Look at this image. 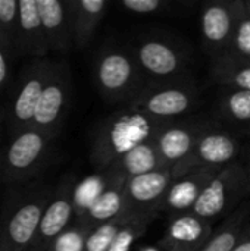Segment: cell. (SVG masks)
<instances>
[{
    "instance_id": "cell-36",
    "label": "cell",
    "mask_w": 250,
    "mask_h": 251,
    "mask_svg": "<svg viewBox=\"0 0 250 251\" xmlns=\"http://www.w3.org/2000/svg\"><path fill=\"white\" fill-rule=\"evenodd\" d=\"M0 38H1V37H0Z\"/></svg>"
},
{
    "instance_id": "cell-11",
    "label": "cell",
    "mask_w": 250,
    "mask_h": 251,
    "mask_svg": "<svg viewBox=\"0 0 250 251\" xmlns=\"http://www.w3.org/2000/svg\"><path fill=\"white\" fill-rule=\"evenodd\" d=\"M134 57L143 74L161 81L178 76L186 66L181 50L161 35L143 37L136 46Z\"/></svg>"
},
{
    "instance_id": "cell-16",
    "label": "cell",
    "mask_w": 250,
    "mask_h": 251,
    "mask_svg": "<svg viewBox=\"0 0 250 251\" xmlns=\"http://www.w3.org/2000/svg\"><path fill=\"white\" fill-rule=\"evenodd\" d=\"M50 51L41 24L37 0H19V28L16 38V56L46 59Z\"/></svg>"
},
{
    "instance_id": "cell-1",
    "label": "cell",
    "mask_w": 250,
    "mask_h": 251,
    "mask_svg": "<svg viewBox=\"0 0 250 251\" xmlns=\"http://www.w3.org/2000/svg\"><path fill=\"white\" fill-rule=\"evenodd\" d=\"M174 121L150 118L131 107L109 115L96 129L90 160L93 166L105 171L136 146L155 140L158 134Z\"/></svg>"
},
{
    "instance_id": "cell-3",
    "label": "cell",
    "mask_w": 250,
    "mask_h": 251,
    "mask_svg": "<svg viewBox=\"0 0 250 251\" xmlns=\"http://www.w3.org/2000/svg\"><path fill=\"white\" fill-rule=\"evenodd\" d=\"M56 135L34 126L13 135L3 154L1 181L4 184H16L29 179L41 168Z\"/></svg>"
},
{
    "instance_id": "cell-8",
    "label": "cell",
    "mask_w": 250,
    "mask_h": 251,
    "mask_svg": "<svg viewBox=\"0 0 250 251\" xmlns=\"http://www.w3.org/2000/svg\"><path fill=\"white\" fill-rule=\"evenodd\" d=\"M55 62L37 59L27 71L10 107L9 126L13 135L32 126L37 106L50 78Z\"/></svg>"
},
{
    "instance_id": "cell-2",
    "label": "cell",
    "mask_w": 250,
    "mask_h": 251,
    "mask_svg": "<svg viewBox=\"0 0 250 251\" xmlns=\"http://www.w3.org/2000/svg\"><path fill=\"white\" fill-rule=\"evenodd\" d=\"M94 81L108 103L128 106L144 91L143 71L136 57L118 47H105L94 62Z\"/></svg>"
},
{
    "instance_id": "cell-31",
    "label": "cell",
    "mask_w": 250,
    "mask_h": 251,
    "mask_svg": "<svg viewBox=\"0 0 250 251\" xmlns=\"http://www.w3.org/2000/svg\"><path fill=\"white\" fill-rule=\"evenodd\" d=\"M13 57H15V53L10 49V46L3 38H0V88H3L9 79L10 62Z\"/></svg>"
},
{
    "instance_id": "cell-21",
    "label": "cell",
    "mask_w": 250,
    "mask_h": 251,
    "mask_svg": "<svg viewBox=\"0 0 250 251\" xmlns=\"http://www.w3.org/2000/svg\"><path fill=\"white\" fill-rule=\"evenodd\" d=\"M72 41L77 49H84L99 28L108 3L106 0H68Z\"/></svg>"
},
{
    "instance_id": "cell-17",
    "label": "cell",
    "mask_w": 250,
    "mask_h": 251,
    "mask_svg": "<svg viewBox=\"0 0 250 251\" xmlns=\"http://www.w3.org/2000/svg\"><path fill=\"white\" fill-rule=\"evenodd\" d=\"M162 168L165 166L159 154L156 138H155L136 146L133 150L121 156L111 166H108L105 169L106 174L105 179L127 182L130 178L140 176Z\"/></svg>"
},
{
    "instance_id": "cell-26",
    "label": "cell",
    "mask_w": 250,
    "mask_h": 251,
    "mask_svg": "<svg viewBox=\"0 0 250 251\" xmlns=\"http://www.w3.org/2000/svg\"><path fill=\"white\" fill-rule=\"evenodd\" d=\"M243 213L230 218L225 225L212 234L208 243L199 251H231L243 232Z\"/></svg>"
},
{
    "instance_id": "cell-10",
    "label": "cell",
    "mask_w": 250,
    "mask_h": 251,
    "mask_svg": "<svg viewBox=\"0 0 250 251\" xmlns=\"http://www.w3.org/2000/svg\"><path fill=\"white\" fill-rule=\"evenodd\" d=\"M75 190L71 178L65 179L57 190L53 193L41 222L38 225L35 238L29 247V251H47L49 246L72 224L75 215Z\"/></svg>"
},
{
    "instance_id": "cell-35",
    "label": "cell",
    "mask_w": 250,
    "mask_h": 251,
    "mask_svg": "<svg viewBox=\"0 0 250 251\" xmlns=\"http://www.w3.org/2000/svg\"><path fill=\"white\" fill-rule=\"evenodd\" d=\"M246 6H248V9H249L250 12V0H246Z\"/></svg>"
},
{
    "instance_id": "cell-12",
    "label": "cell",
    "mask_w": 250,
    "mask_h": 251,
    "mask_svg": "<svg viewBox=\"0 0 250 251\" xmlns=\"http://www.w3.org/2000/svg\"><path fill=\"white\" fill-rule=\"evenodd\" d=\"M174 179L172 168H162L130 178L125 182L127 209L134 215L156 216L162 209V203Z\"/></svg>"
},
{
    "instance_id": "cell-25",
    "label": "cell",
    "mask_w": 250,
    "mask_h": 251,
    "mask_svg": "<svg viewBox=\"0 0 250 251\" xmlns=\"http://www.w3.org/2000/svg\"><path fill=\"white\" fill-rule=\"evenodd\" d=\"M220 112L234 124H250V91L228 88L220 99Z\"/></svg>"
},
{
    "instance_id": "cell-15",
    "label": "cell",
    "mask_w": 250,
    "mask_h": 251,
    "mask_svg": "<svg viewBox=\"0 0 250 251\" xmlns=\"http://www.w3.org/2000/svg\"><path fill=\"white\" fill-rule=\"evenodd\" d=\"M234 29V0L214 1L200 13V31L208 51L214 59L227 53Z\"/></svg>"
},
{
    "instance_id": "cell-7",
    "label": "cell",
    "mask_w": 250,
    "mask_h": 251,
    "mask_svg": "<svg viewBox=\"0 0 250 251\" xmlns=\"http://www.w3.org/2000/svg\"><path fill=\"white\" fill-rule=\"evenodd\" d=\"M199 94L186 85H156L144 91L128 106L150 118L161 121H174L197 107Z\"/></svg>"
},
{
    "instance_id": "cell-6",
    "label": "cell",
    "mask_w": 250,
    "mask_h": 251,
    "mask_svg": "<svg viewBox=\"0 0 250 251\" xmlns=\"http://www.w3.org/2000/svg\"><path fill=\"white\" fill-rule=\"evenodd\" d=\"M239 151V140L214 125L202 135L192 154L172 168L174 178L177 179L192 172L208 168L222 169L224 166L234 163Z\"/></svg>"
},
{
    "instance_id": "cell-34",
    "label": "cell",
    "mask_w": 250,
    "mask_h": 251,
    "mask_svg": "<svg viewBox=\"0 0 250 251\" xmlns=\"http://www.w3.org/2000/svg\"><path fill=\"white\" fill-rule=\"evenodd\" d=\"M1 168H3V154L0 153V179H1Z\"/></svg>"
},
{
    "instance_id": "cell-29",
    "label": "cell",
    "mask_w": 250,
    "mask_h": 251,
    "mask_svg": "<svg viewBox=\"0 0 250 251\" xmlns=\"http://www.w3.org/2000/svg\"><path fill=\"white\" fill-rule=\"evenodd\" d=\"M153 219H155L153 215H140L136 219H133L116 235L109 251H130V247L136 243V240H139L140 237L146 234Z\"/></svg>"
},
{
    "instance_id": "cell-33",
    "label": "cell",
    "mask_w": 250,
    "mask_h": 251,
    "mask_svg": "<svg viewBox=\"0 0 250 251\" xmlns=\"http://www.w3.org/2000/svg\"><path fill=\"white\" fill-rule=\"evenodd\" d=\"M246 194H250V172H248V187H246Z\"/></svg>"
},
{
    "instance_id": "cell-22",
    "label": "cell",
    "mask_w": 250,
    "mask_h": 251,
    "mask_svg": "<svg viewBox=\"0 0 250 251\" xmlns=\"http://www.w3.org/2000/svg\"><path fill=\"white\" fill-rule=\"evenodd\" d=\"M211 74L220 85L250 91V62L237 60L230 56H220L214 59Z\"/></svg>"
},
{
    "instance_id": "cell-4",
    "label": "cell",
    "mask_w": 250,
    "mask_h": 251,
    "mask_svg": "<svg viewBox=\"0 0 250 251\" xmlns=\"http://www.w3.org/2000/svg\"><path fill=\"white\" fill-rule=\"evenodd\" d=\"M52 193L41 191L21 200L0 221V251L29 250Z\"/></svg>"
},
{
    "instance_id": "cell-19",
    "label": "cell",
    "mask_w": 250,
    "mask_h": 251,
    "mask_svg": "<svg viewBox=\"0 0 250 251\" xmlns=\"http://www.w3.org/2000/svg\"><path fill=\"white\" fill-rule=\"evenodd\" d=\"M127 210L125 182L105 179V187L96 194V197L87 204V207L78 213V219L87 222L91 226L109 222Z\"/></svg>"
},
{
    "instance_id": "cell-23",
    "label": "cell",
    "mask_w": 250,
    "mask_h": 251,
    "mask_svg": "<svg viewBox=\"0 0 250 251\" xmlns=\"http://www.w3.org/2000/svg\"><path fill=\"white\" fill-rule=\"evenodd\" d=\"M237 60L250 62V12L246 0H234V29L225 54Z\"/></svg>"
},
{
    "instance_id": "cell-28",
    "label": "cell",
    "mask_w": 250,
    "mask_h": 251,
    "mask_svg": "<svg viewBox=\"0 0 250 251\" xmlns=\"http://www.w3.org/2000/svg\"><path fill=\"white\" fill-rule=\"evenodd\" d=\"M19 28V1L0 0V37L10 46L16 56V38Z\"/></svg>"
},
{
    "instance_id": "cell-30",
    "label": "cell",
    "mask_w": 250,
    "mask_h": 251,
    "mask_svg": "<svg viewBox=\"0 0 250 251\" xmlns=\"http://www.w3.org/2000/svg\"><path fill=\"white\" fill-rule=\"evenodd\" d=\"M122 6L133 13L150 15L159 12L165 3L162 0H122Z\"/></svg>"
},
{
    "instance_id": "cell-24",
    "label": "cell",
    "mask_w": 250,
    "mask_h": 251,
    "mask_svg": "<svg viewBox=\"0 0 250 251\" xmlns=\"http://www.w3.org/2000/svg\"><path fill=\"white\" fill-rule=\"evenodd\" d=\"M137 216H140V215H134L133 212H130L127 209L118 218L94 226L91 229L88 238H87L85 250L84 251H109L113 240L121 232V229L125 225H128L133 219H136Z\"/></svg>"
},
{
    "instance_id": "cell-20",
    "label": "cell",
    "mask_w": 250,
    "mask_h": 251,
    "mask_svg": "<svg viewBox=\"0 0 250 251\" xmlns=\"http://www.w3.org/2000/svg\"><path fill=\"white\" fill-rule=\"evenodd\" d=\"M37 3L49 49L53 51H66L74 44L66 1L37 0Z\"/></svg>"
},
{
    "instance_id": "cell-14",
    "label": "cell",
    "mask_w": 250,
    "mask_h": 251,
    "mask_svg": "<svg viewBox=\"0 0 250 251\" xmlns=\"http://www.w3.org/2000/svg\"><path fill=\"white\" fill-rule=\"evenodd\" d=\"M212 234L214 229L209 221L189 212L169 221L158 246L165 251H199Z\"/></svg>"
},
{
    "instance_id": "cell-32",
    "label": "cell",
    "mask_w": 250,
    "mask_h": 251,
    "mask_svg": "<svg viewBox=\"0 0 250 251\" xmlns=\"http://www.w3.org/2000/svg\"><path fill=\"white\" fill-rule=\"evenodd\" d=\"M231 251H250V228L249 229H243L237 244L234 246V249Z\"/></svg>"
},
{
    "instance_id": "cell-27",
    "label": "cell",
    "mask_w": 250,
    "mask_h": 251,
    "mask_svg": "<svg viewBox=\"0 0 250 251\" xmlns=\"http://www.w3.org/2000/svg\"><path fill=\"white\" fill-rule=\"evenodd\" d=\"M94 226L77 219L68 229H65L50 246L47 251H84L87 238Z\"/></svg>"
},
{
    "instance_id": "cell-18",
    "label": "cell",
    "mask_w": 250,
    "mask_h": 251,
    "mask_svg": "<svg viewBox=\"0 0 250 251\" xmlns=\"http://www.w3.org/2000/svg\"><path fill=\"white\" fill-rule=\"evenodd\" d=\"M218 171L220 169L217 168H208L174 179L162 203L161 212H168L172 218L192 212L203 188L218 174Z\"/></svg>"
},
{
    "instance_id": "cell-9",
    "label": "cell",
    "mask_w": 250,
    "mask_h": 251,
    "mask_svg": "<svg viewBox=\"0 0 250 251\" xmlns=\"http://www.w3.org/2000/svg\"><path fill=\"white\" fill-rule=\"evenodd\" d=\"M71 96V72L65 62L53 65L50 78L44 87L35 110L32 126L46 132H59Z\"/></svg>"
},
{
    "instance_id": "cell-13",
    "label": "cell",
    "mask_w": 250,
    "mask_h": 251,
    "mask_svg": "<svg viewBox=\"0 0 250 251\" xmlns=\"http://www.w3.org/2000/svg\"><path fill=\"white\" fill-rule=\"evenodd\" d=\"M214 126L208 121H183L168 124L156 137V146L165 168H174L187 159L202 135Z\"/></svg>"
},
{
    "instance_id": "cell-5",
    "label": "cell",
    "mask_w": 250,
    "mask_h": 251,
    "mask_svg": "<svg viewBox=\"0 0 250 251\" xmlns=\"http://www.w3.org/2000/svg\"><path fill=\"white\" fill-rule=\"evenodd\" d=\"M246 187L248 169L239 163L227 165L206 184L192 213L211 222L225 213L237 199L246 196Z\"/></svg>"
}]
</instances>
